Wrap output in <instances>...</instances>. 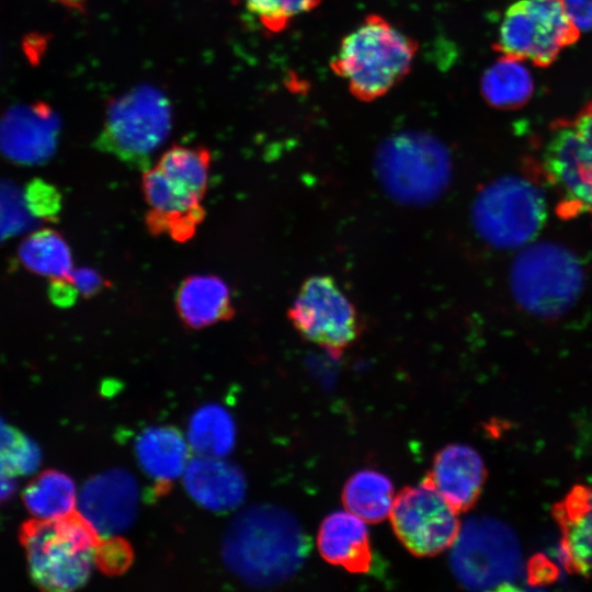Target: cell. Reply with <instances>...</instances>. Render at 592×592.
<instances>
[{
    "mask_svg": "<svg viewBox=\"0 0 592 592\" xmlns=\"http://www.w3.org/2000/svg\"><path fill=\"white\" fill-rule=\"evenodd\" d=\"M309 540L296 517L274 504H255L227 526L221 555L227 569L253 588H272L301 568Z\"/></svg>",
    "mask_w": 592,
    "mask_h": 592,
    "instance_id": "cell-1",
    "label": "cell"
},
{
    "mask_svg": "<svg viewBox=\"0 0 592 592\" xmlns=\"http://www.w3.org/2000/svg\"><path fill=\"white\" fill-rule=\"evenodd\" d=\"M418 48L413 37L369 13L341 39L330 68L356 100L372 102L410 72Z\"/></svg>",
    "mask_w": 592,
    "mask_h": 592,
    "instance_id": "cell-2",
    "label": "cell"
},
{
    "mask_svg": "<svg viewBox=\"0 0 592 592\" xmlns=\"http://www.w3.org/2000/svg\"><path fill=\"white\" fill-rule=\"evenodd\" d=\"M100 539L78 511L55 519H31L20 531L31 579L47 591H72L87 583Z\"/></svg>",
    "mask_w": 592,
    "mask_h": 592,
    "instance_id": "cell-3",
    "label": "cell"
},
{
    "mask_svg": "<svg viewBox=\"0 0 592 592\" xmlns=\"http://www.w3.org/2000/svg\"><path fill=\"white\" fill-rule=\"evenodd\" d=\"M374 169L384 192L409 206L433 203L452 179V160L445 146L417 132L386 139L376 151Z\"/></svg>",
    "mask_w": 592,
    "mask_h": 592,
    "instance_id": "cell-4",
    "label": "cell"
},
{
    "mask_svg": "<svg viewBox=\"0 0 592 592\" xmlns=\"http://www.w3.org/2000/svg\"><path fill=\"white\" fill-rule=\"evenodd\" d=\"M510 288L525 311L554 319L569 311L584 286L579 258L567 247L542 241L526 246L510 269Z\"/></svg>",
    "mask_w": 592,
    "mask_h": 592,
    "instance_id": "cell-5",
    "label": "cell"
},
{
    "mask_svg": "<svg viewBox=\"0 0 592 592\" xmlns=\"http://www.w3.org/2000/svg\"><path fill=\"white\" fill-rule=\"evenodd\" d=\"M172 124L168 96L141 84L110 101L94 147L128 167L145 171L166 141Z\"/></svg>",
    "mask_w": 592,
    "mask_h": 592,
    "instance_id": "cell-6",
    "label": "cell"
},
{
    "mask_svg": "<svg viewBox=\"0 0 592 592\" xmlns=\"http://www.w3.org/2000/svg\"><path fill=\"white\" fill-rule=\"evenodd\" d=\"M547 217L543 191L531 180L503 175L475 197L470 220L478 237L497 249H515L532 241Z\"/></svg>",
    "mask_w": 592,
    "mask_h": 592,
    "instance_id": "cell-7",
    "label": "cell"
},
{
    "mask_svg": "<svg viewBox=\"0 0 592 592\" xmlns=\"http://www.w3.org/2000/svg\"><path fill=\"white\" fill-rule=\"evenodd\" d=\"M207 185L206 174L179 162L158 160L153 168L143 171L148 231L177 242L192 239L206 216L202 202Z\"/></svg>",
    "mask_w": 592,
    "mask_h": 592,
    "instance_id": "cell-8",
    "label": "cell"
},
{
    "mask_svg": "<svg viewBox=\"0 0 592 592\" xmlns=\"http://www.w3.org/2000/svg\"><path fill=\"white\" fill-rule=\"evenodd\" d=\"M455 579L470 590H496L512 584L522 572V553L514 532L489 516H474L462 526L452 546Z\"/></svg>",
    "mask_w": 592,
    "mask_h": 592,
    "instance_id": "cell-9",
    "label": "cell"
},
{
    "mask_svg": "<svg viewBox=\"0 0 592 592\" xmlns=\"http://www.w3.org/2000/svg\"><path fill=\"white\" fill-rule=\"evenodd\" d=\"M579 34L561 0H519L505 10L494 48L503 56L545 67Z\"/></svg>",
    "mask_w": 592,
    "mask_h": 592,
    "instance_id": "cell-10",
    "label": "cell"
},
{
    "mask_svg": "<svg viewBox=\"0 0 592 592\" xmlns=\"http://www.w3.org/2000/svg\"><path fill=\"white\" fill-rule=\"evenodd\" d=\"M287 316L304 339L332 354H340L361 332V320L354 304L328 275L307 278Z\"/></svg>",
    "mask_w": 592,
    "mask_h": 592,
    "instance_id": "cell-11",
    "label": "cell"
},
{
    "mask_svg": "<svg viewBox=\"0 0 592 592\" xmlns=\"http://www.w3.org/2000/svg\"><path fill=\"white\" fill-rule=\"evenodd\" d=\"M389 516L398 539L417 557H433L453 546L462 526L458 512L428 477L394 498Z\"/></svg>",
    "mask_w": 592,
    "mask_h": 592,
    "instance_id": "cell-12",
    "label": "cell"
},
{
    "mask_svg": "<svg viewBox=\"0 0 592 592\" xmlns=\"http://www.w3.org/2000/svg\"><path fill=\"white\" fill-rule=\"evenodd\" d=\"M139 488L135 477L122 468L104 470L83 485L78 512L103 537L116 536L135 521Z\"/></svg>",
    "mask_w": 592,
    "mask_h": 592,
    "instance_id": "cell-13",
    "label": "cell"
},
{
    "mask_svg": "<svg viewBox=\"0 0 592 592\" xmlns=\"http://www.w3.org/2000/svg\"><path fill=\"white\" fill-rule=\"evenodd\" d=\"M59 129V117L47 103L15 105L0 119V151L20 163L45 162L56 150Z\"/></svg>",
    "mask_w": 592,
    "mask_h": 592,
    "instance_id": "cell-14",
    "label": "cell"
},
{
    "mask_svg": "<svg viewBox=\"0 0 592 592\" xmlns=\"http://www.w3.org/2000/svg\"><path fill=\"white\" fill-rule=\"evenodd\" d=\"M487 470L479 453L465 444H449L434 457L426 477L444 499L458 512L477 502Z\"/></svg>",
    "mask_w": 592,
    "mask_h": 592,
    "instance_id": "cell-15",
    "label": "cell"
},
{
    "mask_svg": "<svg viewBox=\"0 0 592 592\" xmlns=\"http://www.w3.org/2000/svg\"><path fill=\"white\" fill-rule=\"evenodd\" d=\"M568 571L592 574V486L576 485L553 508Z\"/></svg>",
    "mask_w": 592,
    "mask_h": 592,
    "instance_id": "cell-16",
    "label": "cell"
},
{
    "mask_svg": "<svg viewBox=\"0 0 592 592\" xmlns=\"http://www.w3.org/2000/svg\"><path fill=\"white\" fill-rule=\"evenodd\" d=\"M183 481L190 497L213 512L231 511L246 497L247 482L242 470L218 457L197 456L190 460Z\"/></svg>",
    "mask_w": 592,
    "mask_h": 592,
    "instance_id": "cell-17",
    "label": "cell"
},
{
    "mask_svg": "<svg viewBox=\"0 0 592 592\" xmlns=\"http://www.w3.org/2000/svg\"><path fill=\"white\" fill-rule=\"evenodd\" d=\"M365 523L349 511L326 516L317 536L321 557L353 573L369 571L373 555Z\"/></svg>",
    "mask_w": 592,
    "mask_h": 592,
    "instance_id": "cell-18",
    "label": "cell"
},
{
    "mask_svg": "<svg viewBox=\"0 0 592 592\" xmlns=\"http://www.w3.org/2000/svg\"><path fill=\"white\" fill-rule=\"evenodd\" d=\"M573 123L578 147L555 181V187L562 197L558 210L565 217L592 214V101Z\"/></svg>",
    "mask_w": 592,
    "mask_h": 592,
    "instance_id": "cell-19",
    "label": "cell"
},
{
    "mask_svg": "<svg viewBox=\"0 0 592 592\" xmlns=\"http://www.w3.org/2000/svg\"><path fill=\"white\" fill-rule=\"evenodd\" d=\"M174 301L181 322L193 330L231 320L236 315L231 292L216 275L185 277L178 287Z\"/></svg>",
    "mask_w": 592,
    "mask_h": 592,
    "instance_id": "cell-20",
    "label": "cell"
},
{
    "mask_svg": "<svg viewBox=\"0 0 592 592\" xmlns=\"http://www.w3.org/2000/svg\"><path fill=\"white\" fill-rule=\"evenodd\" d=\"M190 445L172 426H151L136 440L137 460L145 474L160 486L183 476L190 462Z\"/></svg>",
    "mask_w": 592,
    "mask_h": 592,
    "instance_id": "cell-21",
    "label": "cell"
},
{
    "mask_svg": "<svg viewBox=\"0 0 592 592\" xmlns=\"http://www.w3.org/2000/svg\"><path fill=\"white\" fill-rule=\"evenodd\" d=\"M480 91L485 101L499 110H514L533 94L534 82L522 60L501 55L483 72Z\"/></svg>",
    "mask_w": 592,
    "mask_h": 592,
    "instance_id": "cell-22",
    "label": "cell"
},
{
    "mask_svg": "<svg viewBox=\"0 0 592 592\" xmlns=\"http://www.w3.org/2000/svg\"><path fill=\"white\" fill-rule=\"evenodd\" d=\"M342 500L346 511L366 523H379L389 516L394 503V487L384 474L363 469L346 481Z\"/></svg>",
    "mask_w": 592,
    "mask_h": 592,
    "instance_id": "cell-23",
    "label": "cell"
},
{
    "mask_svg": "<svg viewBox=\"0 0 592 592\" xmlns=\"http://www.w3.org/2000/svg\"><path fill=\"white\" fill-rule=\"evenodd\" d=\"M187 442L198 456L224 458L236 442L231 414L216 403L198 408L189 421Z\"/></svg>",
    "mask_w": 592,
    "mask_h": 592,
    "instance_id": "cell-24",
    "label": "cell"
},
{
    "mask_svg": "<svg viewBox=\"0 0 592 592\" xmlns=\"http://www.w3.org/2000/svg\"><path fill=\"white\" fill-rule=\"evenodd\" d=\"M19 258L31 272L53 278H69L73 265L70 248L56 230L29 235L19 247Z\"/></svg>",
    "mask_w": 592,
    "mask_h": 592,
    "instance_id": "cell-25",
    "label": "cell"
},
{
    "mask_svg": "<svg viewBox=\"0 0 592 592\" xmlns=\"http://www.w3.org/2000/svg\"><path fill=\"white\" fill-rule=\"evenodd\" d=\"M25 508L37 519H55L75 511L77 492L66 474L49 469L34 478L23 491Z\"/></svg>",
    "mask_w": 592,
    "mask_h": 592,
    "instance_id": "cell-26",
    "label": "cell"
},
{
    "mask_svg": "<svg viewBox=\"0 0 592 592\" xmlns=\"http://www.w3.org/2000/svg\"><path fill=\"white\" fill-rule=\"evenodd\" d=\"M39 463L37 445L0 419V502L13 494L15 479L33 473Z\"/></svg>",
    "mask_w": 592,
    "mask_h": 592,
    "instance_id": "cell-27",
    "label": "cell"
},
{
    "mask_svg": "<svg viewBox=\"0 0 592 592\" xmlns=\"http://www.w3.org/2000/svg\"><path fill=\"white\" fill-rule=\"evenodd\" d=\"M322 0H244L267 34L285 31L294 19L315 10Z\"/></svg>",
    "mask_w": 592,
    "mask_h": 592,
    "instance_id": "cell-28",
    "label": "cell"
},
{
    "mask_svg": "<svg viewBox=\"0 0 592 592\" xmlns=\"http://www.w3.org/2000/svg\"><path fill=\"white\" fill-rule=\"evenodd\" d=\"M24 203L31 215L45 220H56L61 208V196L52 184L33 180L25 189Z\"/></svg>",
    "mask_w": 592,
    "mask_h": 592,
    "instance_id": "cell-29",
    "label": "cell"
},
{
    "mask_svg": "<svg viewBox=\"0 0 592 592\" xmlns=\"http://www.w3.org/2000/svg\"><path fill=\"white\" fill-rule=\"evenodd\" d=\"M132 558L133 553L127 542L116 536L103 537L96 548L95 566L106 573L116 574L128 567Z\"/></svg>",
    "mask_w": 592,
    "mask_h": 592,
    "instance_id": "cell-30",
    "label": "cell"
},
{
    "mask_svg": "<svg viewBox=\"0 0 592 592\" xmlns=\"http://www.w3.org/2000/svg\"><path fill=\"white\" fill-rule=\"evenodd\" d=\"M69 280L75 285L79 295L91 298L111 286V282L104 278L94 269H73Z\"/></svg>",
    "mask_w": 592,
    "mask_h": 592,
    "instance_id": "cell-31",
    "label": "cell"
},
{
    "mask_svg": "<svg viewBox=\"0 0 592 592\" xmlns=\"http://www.w3.org/2000/svg\"><path fill=\"white\" fill-rule=\"evenodd\" d=\"M561 3L579 31L592 30V0H561Z\"/></svg>",
    "mask_w": 592,
    "mask_h": 592,
    "instance_id": "cell-32",
    "label": "cell"
},
{
    "mask_svg": "<svg viewBox=\"0 0 592 592\" xmlns=\"http://www.w3.org/2000/svg\"><path fill=\"white\" fill-rule=\"evenodd\" d=\"M50 300L59 307L71 306L77 297L78 292L69 278H53L48 288Z\"/></svg>",
    "mask_w": 592,
    "mask_h": 592,
    "instance_id": "cell-33",
    "label": "cell"
}]
</instances>
